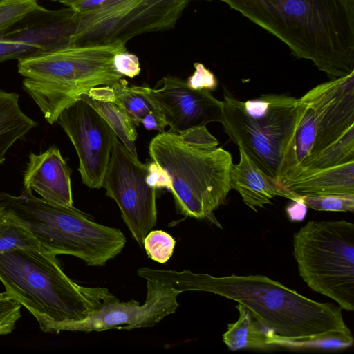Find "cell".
Masks as SVG:
<instances>
[{
	"instance_id": "obj_1",
	"label": "cell",
	"mask_w": 354,
	"mask_h": 354,
	"mask_svg": "<svg viewBox=\"0 0 354 354\" xmlns=\"http://www.w3.org/2000/svg\"><path fill=\"white\" fill-rule=\"evenodd\" d=\"M145 280L167 283L180 293L201 291L218 295L249 309L271 339L299 340L333 333H351L342 308L304 297L263 275L214 277L190 270L140 268Z\"/></svg>"
},
{
	"instance_id": "obj_2",
	"label": "cell",
	"mask_w": 354,
	"mask_h": 354,
	"mask_svg": "<svg viewBox=\"0 0 354 354\" xmlns=\"http://www.w3.org/2000/svg\"><path fill=\"white\" fill-rule=\"evenodd\" d=\"M213 1V0H209ZM274 35L330 80L354 71V0H217Z\"/></svg>"
},
{
	"instance_id": "obj_3",
	"label": "cell",
	"mask_w": 354,
	"mask_h": 354,
	"mask_svg": "<svg viewBox=\"0 0 354 354\" xmlns=\"http://www.w3.org/2000/svg\"><path fill=\"white\" fill-rule=\"evenodd\" d=\"M0 281L46 333L68 331L71 324L118 299L106 288L75 283L55 255L41 249L18 248L0 255Z\"/></svg>"
},
{
	"instance_id": "obj_4",
	"label": "cell",
	"mask_w": 354,
	"mask_h": 354,
	"mask_svg": "<svg viewBox=\"0 0 354 354\" xmlns=\"http://www.w3.org/2000/svg\"><path fill=\"white\" fill-rule=\"evenodd\" d=\"M0 216L26 228L41 250L74 256L89 266H104L127 242L120 229L97 223L73 206L37 198L24 187L19 196L0 192Z\"/></svg>"
},
{
	"instance_id": "obj_5",
	"label": "cell",
	"mask_w": 354,
	"mask_h": 354,
	"mask_svg": "<svg viewBox=\"0 0 354 354\" xmlns=\"http://www.w3.org/2000/svg\"><path fill=\"white\" fill-rule=\"evenodd\" d=\"M127 50L126 43L73 46L18 59L23 87L46 120L53 124L60 113L90 89L111 86L122 78L114 57Z\"/></svg>"
},
{
	"instance_id": "obj_6",
	"label": "cell",
	"mask_w": 354,
	"mask_h": 354,
	"mask_svg": "<svg viewBox=\"0 0 354 354\" xmlns=\"http://www.w3.org/2000/svg\"><path fill=\"white\" fill-rule=\"evenodd\" d=\"M218 143H196L165 131L149 145L151 160L170 179L169 190L178 212L216 224L213 212L225 202L232 189L233 165L231 154L218 147Z\"/></svg>"
},
{
	"instance_id": "obj_7",
	"label": "cell",
	"mask_w": 354,
	"mask_h": 354,
	"mask_svg": "<svg viewBox=\"0 0 354 354\" xmlns=\"http://www.w3.org/2000/svg\"><path fill=\"white\" fill-rule=\"evenodd\" d=\"M223 103L221 123L230 140L278 182L283 156L301 113L300 98L269 93L243 102L223 86Z\"/></svg>"
},
{
	"instance_id": "obj_8",
	"label": "cell",
	"mask_w": 354,
	"mask_h": 354,
	"mask_svg": "<svg viewBox=\"0 0 354 354\" xmlns=\"http://www.w3.org/2000/svg\"><path fill=\"white\" fill-rule=\"evenodd\" d=\"M293 256L304 281L315 292L354 310V224L310 221L293 236Z\"/></svg>"
},
{
	"instance_id": "obj_9",
	"label": "cell",
	"mask_w": 354,
	"mask_h": 354,
	"mask_svg": "<svg viewBox=\"0 0 354 354\" xmlns=\"http://www.w3.org/2000/svg\"><path fill=\"white\" fill-rule=\"evenodd\" d=\"M147 164L140 162L126 146L115 140L102 187L117 203L122 218L138 244L157 221L156 189L148 185Z\"/></svg>"
},
{
	"instance_id": "obj_10",
	"label": "cell",
	"mask_w": 354,
	"mask_h": 354,
	"mask_svg": "<svg viewBox=\"0 0 354 354\" xmlns=\"http://www.w3.org/2000/svg\"><path fill=\"white\" fill-rule=\"evenodd\" d=\"M57 122L76 150L82 183L91 189L102 187L114 143L118 138L116 133L82 99L65 108Z\"/></svg>"
},
{
	"instance_id": "obj_11",
	"label": "cell",
	"mask_w": 354,
	"mask_h": 354,
	"mask_svg": "<svg viewBox=\"0 0 354 354\" xmlns=\"http://www.w3.org/2000/svg\"><path fill=\"white\" fill-rule=\"evenodd\" d=\"M147 281V296L143 304L131 299H119L104 304L85 319L70 325L68 331L100 332L117 328L132 330L153 327L176 312L180 294L169 285L152 280Z\"/></svg>"
},
{
	"instance_id": "obj_12",
	"label": "cell",
	"mask_w": 354,
	"mask_h": 354,
	"mask_svg": "<svg viewBox=\"0 0 354 354\" xmlns=\"http://www.w3.org/2000/svg\"><path fill=\"white\" fill-rule=\"evenodd\" d=\"M147 93L160 113L169 131L182 133L209 122H221L223 103L209 91L196 90L186 81L167 76L154 88L147 87Z\"/></svg>"
},
{
	"instance_id": "obj_13",
	"label": "cell",
	"mask_w": 354,
	"mask_h": 354,
	"mask_svg": "<svg viewBox=\"0 0 354 354\" xmlns=\"http://www.w3.org/2000/svg\"><path fill=\"white\" fill-rule=\"evenodd\" d=\"M80 15L70 7L51 10L39 6L0 33V38L39 47L46 53L75 46Z\"/></svg>"
},
{
	"instance_id": "obj_14",
	"label": "cell",
	"mask_w": 354,
	"mask_h": 354,
	"mask_svg": "<svg viewBox=\"0 0 354 354\" xmlns=\"http://www.w3.org/2000/svg\"><path fill=\"white\" fill-rule=\"evenodd\" d=\"M192 0H136L116 22L105 44L127 43L141 34L174 28Z\"/></svg>"
},
{
	"instance_id": "obj_15",
	"label": "cell",
	"mask_w": 354,
	"mask_h": 354,
	"mask_svg": "<svg viewBox=\"0 0 354 354\" xmlns=\"http://www.w3.org/2000/svg\"><path fill=\"white\" fill-rule=\"evenodd\" d=\"M23 187L34 190L46 201L73 207L71 170L56 147L29 155Z\"/></svg>"
},
{
	"instance_id": "obj_16",
	"label": "cell",
	"mask_w": 354,
	"mask_h": 354,
	"mask_svg": "<svg viewBox=\"0 0 354 354\" xmlns=\"http://www.w3.org/2000/svg\"><path fill=\"white\" fill-rule=\"evenodd\" d=\"M238 148L240 159L237 164L233 163L232 166L230 185L240 194L247 206L257 211L259 207L271 204L277 196L291 201L300 198L301 196L285 189L275 179L266 174L241 147Z\"/></svg>"
},
{
	"instance_id": "obj_17",
	"label": "cell",
	"mask_w": 354,
	"mask_h": 354,
	"mask_svg": "<svg viewBox=\"0 0 354 354\" xmlns=\"http://www.w3.org/2000/svg\"><path fill=\"white\" fill-rule=\"evenodd\" d=\"M282 187L299 196L354 194V161L317 170Z\"/></svg>"
},
{
	"instance_id": "obj_18",
	"label": "cell",
	"mask_w": 354,
	"mask_h": 354,
	"mask_svg": "<svg viewBox=\"0 0 354 354\" xmlns=\"http://www.w3.org/2000/svg\"><path fill=\"white\" fill-rule=\"evenodd\" d=\"M147 87L129 85L125 79L121 78L111 86L92 88L87 95L95 100L113 102L136 124H142L151 115L162 120L148 95Z\"/></svg>"
},
{
	"instance_id": "obj_19",
	"label": "cell",
	"mask_w": 354,
	"mask_h": 354,
	"mask_svg": "<svg viewBox=\"0 0 354 354\" xmlns=\"http://www.w3.org/2000/svg\"><path fill=\"white\" fill-rule=\"evenodd\" d=\"M238 320L227 325L223 340L229 350H267L273 348L270 344V334L252 312L238 304Z\"/></svg>"
},
{
	"instance_id": "obj_20",
	"label": "cell",
	"mask_w": 354,
	"mask_h": 354,
	"mask_svg": "<svg viewBox=\"0 0 354 354\" xmlns=\"http://www.w3.org/2000/svg\"><path fill=\"white\" fill-rule=\"evenodd\" d=\"M37 125L21 109L18 94L0 90V164L12 145Z\"/></svg>"
},
{
	"instance_id": "obj_21",
	"label": "cell",
	"mask_w": 354,
	"mask_h": 354,
	"mask_svg": "<svg viewBox=\"0 0 354 354\" xmlns=\"http://www.w3.org/2000/svg\"><path fill=\"white\" fill-rule=\"evenodd\" d=\"M80 99L90 104L109 124L130 152L138 157L136 123L112 102L95 100L87 94L82 95Z\"/></svg>"
},
{
	"instance_id": "obj_22",
	"label": "cell",
	"mask_w": 354,
	"mask_h": 354,
	"mask_svg": "<svg viewBox=\"0 0 354 354\" xmlns=\"http://www.w3.org/2000/svg\"><path fill=\"white\" fill-rule=\"evenodd\" d=\"M353 342L351 333H333L299 340L271 339L270 344L289 350L340 351L351 347Z\"/></svg>"
},
{
	"instance_id": "obj_23",
	"label": "cell",
	"mask_w": 354,
	"mask_h": 354,
	"mask_svg": "<svg viewBox=\"0 0 354 354\" xmlns=\"http://www.w3.org/2000/svg\"><path fill=\"white\" fill-rule=\"evenodd\" d=\"M18 248L40 249L37 241L26 228L0 216V255Z\"/></svg>"
},
{
	"instance_id": "obj_24",
	"label": "cell",
	"mask_w": 354,
	"mask_h": 354,
	"mask_svg": "<svg viewBox=\"0 0 354 354\" xmlns=\"http://www.w3.org/2000/svg\"><path fill=\"white\" fill-rule=\"evenodd\" d=\"M175 245L174 239L162 230L150 231L143 241L147 256L160 263L167 262L171 258Z\"/></svg>"
},
{
	"instance_id": "obj_25",
	"label": "cell",
	"mask_w": 354,
	"mask_h": 354,
	"mask_svg": "<svg viewBox=\"0 0 354 354\" xmlns=\"http://www.w3.org/2000/svg\"><path fill=\"white\" fill-rule=\"evenodd\" d=\"M305 205L317 211L354 212V194L302 196Z\"/></svg>"
},
{
	"instance_id": "obj_26",
	"label": "cell",
	"mask_w": 354,
	"mask_h": 354,
	"mask_svg": "<svg viewBox=\"0 0 354 354\" xmlns=\"http://www.w3.org/2000/svg\"><path fill=\"white\" fill-rule=\"evenodd\" d=\"M39 6L37 0H0V33Z\"/></svg>"
},
{
	"instance_id": "obj_27",
	"label": "cell",
	"mask_w": 354,
	"mask_h": 354,
	"mask_svg": "<svg viewBox=\"0 0 354 354\" xmlns=\"http://www.w3.org/2000/svg\"><path fill=\"white\" fill-rule=\"evenodd\" d=\"M21 304L8 292H0V335L10 333L21 317Z\"/></svg>"
},
{
	"instance_id": "obj_28",
	"label": "cell",
	"mask_w": 354,
	"mask_h": 354,
	"mask_svg": "<svg viewBox=\"0 0 354 354\" xmlns=\"http://www.w3.org/2000/svg\"><path fill=\"white\" fill-rule=\"evenodd\" d=\"M46 53L39 47L0 38V63L12 59H24Z\"/></svg>"
},
{
	"instance_id": "obj_29",
	"label": "cell",
	"mask_w": 354,
	"mask_h": 354,
	"mask_svg": "<svg viewBox=\"0 0 354 354\" xmlns=\"http://www.w3.org/2000/svg\"><path fill=\"white\" fill-rule=\"evenodd\" d=\"M194 72L186 81L189 87L196 90L214 91L218 86V80L214 74L204 64L195 62Z\"/></svg>"
},
{
	"instance_id": "obj_30",
	"label": "cell",
	"mask_w": 354,
	"mask_h": 354,
	"mask_svg": "<svg viewBox=\"0 0 354 354\" xmlns=\"http://www.w3.org/2000/svg\"><path fill=\"white\" fill-rule=\"evenodd\" d=\"M113 66L120 75L131 78L138 75L141 71L138 57L127 50L119 53L114 57Z\"/></svg>"
},
{
	"instance_id": "obj_31",
	"label": "cell",
	"mask_w": 354,
	"mask_h": 354,
	"mask_svg": "<svg viewBox=\"0 0 354 354\" xmlns=\"http://www.w3.org/2000/svg\"><path fill=\"white\" fill-rule=\"evenodd\" d=\"M148 185L155 189H170L171 181L165 170L155 162L147 164V176L146 178Z\"/></svg>"
},
{
	"instance_id": "obj_32",
	"label": "cell",
	"mask_w": 354,
	"mask_h": 354,
	"mask_svg": "<svg viewBox=\"0 0 354 354\" xmlns=\"http://www.w3.org/2000/svg\"><path fill=\"white\" fill-rule=\"evenodd\" d=\"M108 0H75L66 6L83 15L102 7Z\"/></svg>"
},
{
	"instance_id": "obj_33",
	"label": "cell",
	"mask_w": 354,
	"mask_h": 354,
	"mask_svg": "<svg viewBox=\"0 0 354 354\" xmlns=\"http://www.w3.org/2000/svg\"><path fill=\"white\" fill-rule=\"evenodd\" d=\"M307 207L305 205L302 196L287 207L286 212L292 221H301L306 214Z\"/></svg>"
},
{
	"instance_id": "obj_34",
	"label": "cell",
	"mask_w": 354,
	"mask_h": 354,
	"mask_svg": "<svg viewBox=\"0 0 354 354\" xmlns=\"http://www.w3.org/2000/svg\"><path fill=\"white\" fill-rule=\"evenodd\" d=\"M73 1L75 0H59V1L66 6L68 3Z\"/></svg>"
},
{
	"instance_id": "obj_35",
	"label": "cell",
	"mask_w": 354,
	"mask_h": 354,
	"mask_svg": "<svg viewBox=\"0 0 354 354\" xmlns=\"http://www.w3.org/2000/svg\"><path fill=\"white\" fill-rule=\"evenodd\" d=\"M51 1H59V0H51Z\"/></svg>"
}]
</instances>
